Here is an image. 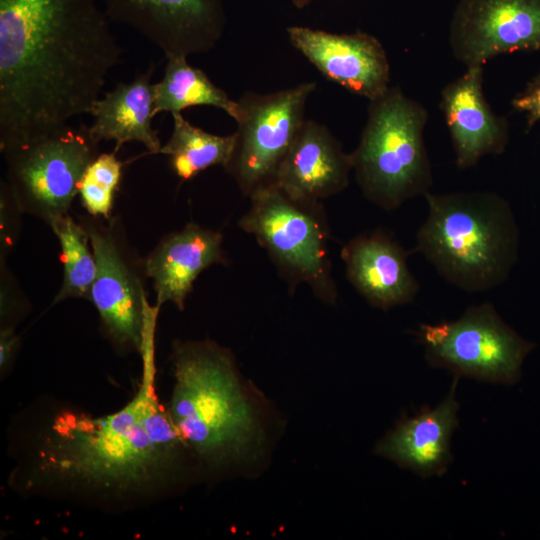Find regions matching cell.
<instances>
[{"label":"cell","mask_w":540,"mask_h":540,"mask_svg":"<svg viewBox=\"0 0 540 540\" xmlns=\"http://www.w3.org/2000/svg\"><path fill=\"white\" fill-rule=\"evenodd\" d=\"M100 0H0V152L90 114L122 49Z\"/></svg>","instance_id":"1"},{"label":"cell","mask_w":540,"mask_h":540,"mask_svg":"<svg viewBox=\"0 0 540 540\" xmlns=\"http://www.w3.org/2000/svg\"><path fill=\"white\" fill-rule=\"evenodd\" d=\"M156 319L145 326L138 390L104 416L63 410L41 433L36 480L76 495L129 501L155 496L180 477L189 454L155 390Z\"/></svg>","instance_id":"2"},{"label":"cell","mask_w":540,"mask_h":540,"mask_svg":"<svg viewBox=\"0 0 540 540\" xmlns=\"http://www.w3.org/2000/svg\"><path fill=\"white\" fill-rule=\"evenodd\" d=\"M168 411L191 456L212 472L246 471L267 451L262 403L232 353L210 341H174Z\"/></svg>","instance_id":"3"},{"label":"cell","mask_w":540,"mask_h":540,"mask_svg":"<svg viewBox=\"0 0 540 540\" xmlns=\"http://www.w3.org/2000/svg\"><path fill=\"white\" fill-rule=\"evenodd\" d=\"M427 216L416 233L420 253L448 283L466 292L502 284L516 261L518 230L495 192L426 193Z\"/></svg>","instance_id":"4"},{"label":"cell","mask_w":540,"mask_h":540,"mask_svg":"<svg viewBox=\"0 0 540 540\" xmlns=\"http://www.w3.org/2000/svg\"><path fill=\"white\" fill-rule=\"evenodd\" d=\"M428 112L399 86L371 100L352 170L364 196L384 210L430 192L431 163L424 143Z\"/></svg>","instance_id":"5"},{"label":"cell","mask_w":540,"mask_h":540,"mask_svg":"<svg viewBox=\"0 0 540 540\" xmlns=\"http://www.w3.org/2000/svg\"><path fill=\"white\" fill-rule=\"evenodd\" d=\"M250 198L251 206L239 227L255 236L291 284L306 283L323 302L334 303L337 289L321 202L294 199L276 184L255 191Z\"/></svg>","instance_id":"6"},{"label":"cell","mask_w":540,"mask_h":540,"mask_svg":"<svg viewBox=\"0 0 540 540\" xmlns=\"http://www.w3.org/2000/svg\"><path fill=\"white\" fill-rule=\"evenodd\" d=\"M86 125L68 124L1 151L5 181L23 214L50 225L69 214L88 165L100 154Z\"/></svg>","instance_id":"7"},{"label":"cell","mask_w":540,"mask_h":540,"mask_svg":"<svg viewBox=\"0 0 540 540\" xmlns=\"http://www.w3.org/2000/svg\"><path fill=\"white\" fill-rule=\"evenodd\" d=\"M416 336L430 366L458 377L515 384L535 345L517 334L490 302L468 307L453 321L423 323Z\"/></svg>","instance_id":"8"},{"label":"cell","mask_w":540,"mask_h":540,"mask_svg":"<svg viewBox=\"0 0 540 540\" xmlns=\"http://www.w3.org/2000/svg\"><path fill=\"white\" fill-rule=\"evenodd\" d=\"M95 255L97 272L88 300L96 309L101 330L122 353L140 354L148 296L144 259L130 244L119 215L108 219L79 216Z\"/></svg>","instance_id":"9"},{"label":"cell","mask_w":540,"mask_h":540,"mask_svg":"<svg viewBox=\"0 0 540 540\" xmlns=\"http://www.w3.org/2000/svg\"><path fill=\"white\" fill-rule=\"evenodd\" d=\"M315 89V82H307L269 94L246 93L238 100L235 145L225 169L243 193L250 196L275 183Z\"/></svg>","instance_id":"10"},{"label":"cell","mask_w":540,"mask_h":540,"mask_svg":"<svg viewBox=\"0 0 540 540\" xmlns=\"http://www.w3.org/2000/svg\"><path fill=\"white\" fill-rule=\"evenodd\" d=\"M449 43L466 67L515 51H540V0H461Z\"/></svg>","instance_id":"11"},{"label":"cell","mask_w":540,"mask_h":540,"mask_svg":"<svg viewBox=\"0 0 540 540\" xmlns=\"http://www.w3.org/2000/svg\"><path fill=\"white\" fill-rule=\"evenodd\" d=\"M110 21L129 26L168 56L211 50L224 29L223 0H100Z\"/></svg>","instance_id":"12"},{"label":"cell","mask_w":540,"mask_h":540,"mask_svg":"<svg viewBox=\"0 0 540 540\" xmlns=\"http://www.w3.org/2000/svg\"><path fill=\"white\" fill-rule=\"evenodd\" d=\"M291 44L324 77L369 101L390 87V65L380 41L366 33L336 34L307 27L287 29Z\"/></svg>","instance_id":"13"},{"label":"cell","mask_w":540,"mask_h":540,"mask_svg":"<svg viewBox=\"0 0 540 540\" xmlns=\"http://www.w3.org/2000/svg\"><path fill=\"white\" fill-rule=\"evenodd\" d=\"M441 91L440 108L458 168L474 167L486 155L505 151L508 122L493 112L483 91V66H469Z\"/></svg>","instance_id":"14"},{"label":"cell","mask_w":540,"mask_h":540,"mask_svg":"<svg viewBox=\"0 0 540 540\" xmlns=\"http://www.w3.org/2000/svg\"><path fill=\"white\" fill-rule=\"evenodd\" d=\"M454 375L449 393L434 408L404 417L375 446L374 453L421 477L441 476L453 461L451 438L459 426Z\"/></svg>","instance_id":"15"},{"label":"cell","mask_w":540,"mask_h":540,"mask_svg":"<svg viewBox=\"0 0 540 540\" xmlns=\"http://www.w3.org/2000/svg\"><path fill=\"white\" fill-rule=\"evenodd\" d=\"M351 170V154L329 129L305 119L274 184L294 199L320 202L347 187Z\"/></svg>","instance_id":"16"},{"label":"cell","mask_w":540,"mask_h":540,"mask_svg":"<svg viewBox=\"0 0 540 540\" xmlns=\"http://www.w3.org/2000/svg\"><path fill=\"white\" fill-rule=\"evenodd\" d=\"M341 257L348 280L372 306L388 310L414 301L420 285L408 266V253L386 233L353 238Z\"/></svg>","instance_id":"17"},{"label":"cell","mask_w":540,"mask_h":540,"mask_svg":"<svg viewBox=\"0 0 540 540\" xmlns=\"http://www.w3.org/2000/svg\"><path fill=\"white\" fill-rule=\"evenodd\" d=\"M222 242L220 232L195 223L163 237L144 259L156 305L171 302L183 311L199 274L214 264H227Z\"/></svg>","instance_id":"18"},{"label":"cell","mask_w":540,"mask_h":540,"mask_svg":"<svg viewBox=\"0 0 540 540\" xmlns=\"http://www.w3.org/2000/svg\"><path fill=\"white\" fill-rule=\"evenodd\" d=\"M154 70L151 65L133 81L119 83L95 102L90 112L94 120L88 127L98 144L114 141V152L117 153L125 143L138 142L150 154L160 153L161 141L152 127L154 84L151 78Z\"/></svg>","instance_id":"19"},{"label":"cell","mask_w":540,"mask_h":540,"mask_svg":"<svg viewBox=\"0 0 540 540\" xmlns=\"http://www.w3.org/2000/svg\"><path fill=\"white\" fill-rule=\"evenodd\" d=\"M163 78L154 84L153 115L181 113L198 106H213L237 119L238 101L232 100L200 69L191 66L186 56H168Z\"/></svg>","instance_id":"20"},{"label":"cell","mask_w":540,"mask_h":540,"mask_svg":"<svg viewBox=\"0 0 540 540\" xmlns=\"http://www.w3.org/2000/svg\"><path fill=\"white\" fill-rule=\"evenodd\" d=\"M173 130L160 153L168 155L173 172L183 181L216 165L224 168L231 159L235 134L214 135L192 125L181 113H174Z\"/></svg>","instance_id":"21"},{"label":"cell","mask_w":540,"mask_h":540,"mask_svg":"<svg viewBox=\"0 0 540 540\" xmlns=\"http://www.w3.org/2000/svg\"><path fill=\"white\" fill-rule=\"evenodd\" d=\"M49 226L59 241L63 264V281L52 305L70 298L88 300L97 264L86 229L69 214L55 219Z\"/></svg>","instance_id":"22"},{"label":"cell","mask_w":540,"mask_h":540,"mask_svg":"<svg viewBox=\"0 0 540 540\" xmlns=\"http://www.w3.org/2000/svg\"><path fill=\"white\" fill-rule=\"evenodd\" d=\"M123 175L116 152L100 153L86 168L79 184L80 200L89 215L112 216L115 194Z\"/></svg>","instance_id":"23"},{"label":"cell","mask_w":540,"mask_h":540,"mask_svg":"<svg viewBox=\"0 0 540 540\" xmlns=\"http://www.w3.org/2000/svg\"><path fill=\"white\" fill-rule=\"evenodd\" d=\"M22 214L6 181L2 179L0 183V260H6L18 240Z\"/></svg>","instance_id":"24"},{"label":"cell","mask_w":540,"mask_h":540,"mask_svg":"<svg viewBox=\"0 0 540 540\" xmlns=\"http://www.w3.org/2000/svg\"><path fill=\"white\" fill-rule=\"evenodd\" d=\"M0 277L1 327L15 328V323L27 310V303L7 268L6 260H0Z\"/></svg>","instance_id":"25"},{"label":"cell","mask_w":540,"mask_h":540,"mask_svg":"<svg viewBox=\"0 0 540 540\" xmlns=\"http://www.w3.org/2000/svg\"><path fill=\"white\" fill-rule=\"evenodd\" d=\"M512 106L526 114L530 125L540 119V75L512 100Z\"/></svg>","instance_id":"26"},{"label":"cell","mask_w":540,"mask_h":540,"mask_svg":"<svg viewBox=\"0 0 540 540\" xmlns=\"http://www.w3.org/2000/svg\"><path fill=\"white\" fill-rule=\"evenodd\" d=\"M20 343V337L13 327H1L0 330V368L1 373L11 364Z\"/></svg>","instance_id":"27"},{"label":"cell","mask_w":540,"mask_h":540,"mask_svg":"<svg viewBox=\"0 0 540 540\" xmlns=\"http://www.w3.org/2000/svg\"><path fill=\"white\" fill-rule=\"evenodd\" d=\"M295 1L302 4V3H305V2H307L309 0H295Z\"/></svg>","instance_id":"28"}]
</instances>
